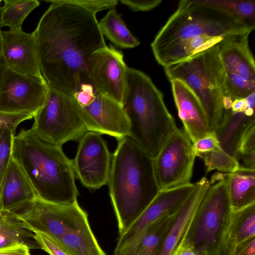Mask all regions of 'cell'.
<instances>
[{
    "mask_svg": "<svg viewBox=\"0 0 255 255\" xmlns=\"http://www.w3.org/2000/svg\"><path fill=\"white\" fill-rule=\"evenodd\" d=\"M1 31L0 27V88L4 73L8 68L3 54Z\"/></svg>",
    "mask_w": 255,
    "mask_h": 255,
    "instance_id": "cell-38",
    "label": "cell"
},
{
    "mask_svg": "<svg viewBox=\"0 0 255 255\" xmlns=\"http://www.w3.org/2000/svg\"><path fill=\"white\" fill-rule=\"evenodd\" d=\"M232 255H255V237L240 245Z\"/></svg>",
    "mask_w": 255,
    "mask_h": 255,
    "instance_id": "cell-37",
    "label": "cell"
},
{
    "mask_svg": "<svg viewBox=\"0 0 255 255\" xmlns=\"http://www.w3.org/2000/svg\"><path fill=\"white\" fill-rule=\"evenodd\" d=\"M246 109L240 112L224 111L222 120L215 131L225 159L240 168L239 148L242 138L248 129L255 125V93L247 98Z\"/></svg>",
    "mask_w": 255,
    "mask_h": 255,
    "instance_id": "cell-17",
    "label": "cell"
},
{
    "mask_svg": "<svg viewBox=\"0 0 255 255\" xmlns=\"http://www.w3.org/2000/svg\"><path fill=\"white\" fill-rule=\"evenodd\" d=\"M247 106V98L245 99H235L233 101L231 109L233 112H240L245 110Z\"/></svg>",
    "mask_w": 255,
    "mask_h": 255,
    "instance_id": "cell-39",
    "label": "cell"
},
{
    "mask_svg": "<svg viewBox=\"0 0 255 255\" xmlns=\"http://www.w3.org/2000/svg\"><path fill=\"white\" fill-rule=\"evenodd\" d=\"M174 100L184 130L192 143L211 133L205 113L199 100L183 82L170 81Z\"/></svg>",
    "mask_w": 255,
    "mask_h": 255,
    "instance_id": "cell-20",
    "label": "cell"
},
{
    "mask_svg": "<svg viewBox=\"0 0 255 255\" xmlns=\"http://www.w3.org/2000/svg\"><path fill=\"white\" fill-rule=\"evenodd\" d=\"M1 1V0H0V3Z\"/></svg>",
    "mask_w": 255,
    "mask_h": 255,
    "instance_id": "cell-41",
    "label": "cell"
},
{
    "mask_svg": "<svg viewBox=\"0 0 255 255\" xmlns=\"http://www.w3.org/2000/svg\"><path fill=\"white\" fill-rule=\"evenodd\" d=\"M12 212L29 230L45 234L73 255H107L78 201L63 205L37 198Z\"/></svg>",
    "mask_w": 255,
    "mask_h": 255,
    "instance_id": "cell-6",
    "label": "cell"
},
{
    "mask_svg": "<svg viewBox=\"0 0 255 255\" xmlns=\"http://www.w3.org/2000/svg\"><path fill=\"white\" fill-rule=\"evenodd\" d=\"M51 4L32 32L42 75L49 88L74 96L90 84L88 61L106 45L95 14L64 0Z\"/></svg>",
    "mask_w": 255,
    "mask_h": 255,
    "instance_id": "cell-1",
    "label": "cell"
},
{
    "mask_svg": "<svg viewBox=\"0 0 255 255\" xmlns=\"http://www.w3.org/2000/svg\"><path fill=\"white\" fill-rule=\"evenodd\" d=\"M211 185L205 176L194 183L192 192L174 214L156 255H174L182 246L198 206Z\"/></svg>",
    "mask_w": 255,
    "mask_h": 255,
    "instance_id": "cell-19",
    "label": "cell"
},
{
    "mask_svg": "<svg viewBox=\"0 0 255 255\" xmlns=\"http://www.w3.org/2000/svg\"><path fill=\"white\" fill-rule=\"evenodd\" d=\"M66 2L81 7L96 14L100 11L115 8L117 0H64Z\"/></svg>",
    "mask_w": 255,
    "mask_h": 255,
    "instance_id": "cell-31",
    "label": "cell"
},
{
    "mask_svg": "<svg viewBox=\"0 0 255 255\" xmlns=\"http://www.w3.org/2000/svg\"><path fill=\"white\" fill-rule=\"evenodd\" d=\"M255 237V203L232 210L220 255H232L240 245Z\"/></svg>",
    "mask_w": 255,
    "mask_h": 255,
    "instance_id": "cell-22",
    "label": "cell"
},
{
    "mask_svg": "<svg viewBox=\"0 0 255 255\" xmlns=\"http://www.w3.org/2000/svg\"><path fill=\"white\" fill-rule=\"evenodd\" d=\"M15 129L8 127H0V193L2 181L11 157Z\"/></svg>",
    "mask_w": 255,
    "mask_h": 255,
    "instance_id": "cell-29",
    "label": "cell"
},
{
    "mask_svg": "<svg viewBox=\"0 0 255 255\" xmlns=\"http://www.w3.org/2000/svg\"><path fill=\"white\" fill-rule=\"evenodd\" d=\"M174 214L158 219L133 243L114 250L113 255H156Z\"/></svg>",
    "mask_w": 255,
    "mask_h": 255,
    "instance_id": "cell-23",
    "label": "cell"
},
{
    "mask_svg": "<svg viewBox=\"0 0 255 255\" xmlns=\"http://www.w3.org/2000/svg\"><path fill=\"white\" fill-rule=\"evenodd\" d=\"M228 190L232 210L255 203V170L240 165L236 171L227 173Z\"/></svg>",
    "mask_w": 255,
    "mask_h": 255,
    "instance_id": "cell-24",
    "label": "cell"
},
{
    "mask_svg": "<svg viewBox=\"0 0 255 255\" xmlns=\"http://www.w3.org/2000/svg\"><path fill=\"white\" fill-rule=\"evenodd\" d=\"M112 155L102 134L87 131L79 140L72 160L76 177L90 190L99 189L108 184Z\"/></svg>",
    "mask_w": 255,
    "mask_h": 255,
    "instance_id": "cell-13",
    "label": "cell"
},
{
    "mask_svg": "<svg viewBox=\"0 0 255 255\" xmlns=\"http://www.w3.org/2000/svg\"><path fill=\"white\" fill-rule=\"evenodd\" d=\"M37 198L26 175L11 156L2 181L0 210L15 212Z\"/></svg>",
    "mask_w": 255,
    "mask_h": 255,
    "instance_id": "cell-21",
    "label": "cell"
},
{
    "mask_svg": "<svg viewBox=\"0 0 255 255\" xmlns=\"http://www.w3.org/2000/svg\"><path fill=\"white\" fill-rule=\"evenodd\" d=\"M255 154V125L243 136L239 148V160L243 156Z\"/></svg>",
    "mask_w": 255,
    "mask_h": 255,
    "instance_id": "cell-34",
    "label": "cell"
},
{
    "mask_svg": "<svg viewBox=\"0 0 255 255\" xmlns=\"http://www.w3.org/2000/svg\"><path fill=\"white\" fill-rule=\"evenodd\" d=\"M34 238L40 248L50 255H73L51 238L40 232H34Z\"/></svg>",
    "mask_w": 255,
    "mask_h": 255,
    "instance_id": "cell-30",
    "label": "cell"
},
{
    "mask_svg": "<svg viewBox=\"0 0 255 255\" xmlns=\"http://www.w3.org/2000/svg\"><path fill=\"white\" fill-rule=\"evenodd\" d=\"M49 88L44 78L24 75L7 68L0 88V112L34 116L43 104Z\"/></svg>",
    "mask_w": 255,
    "mask_h": 255,
    "instance_id": "cell-15",
    "label": "cell"
},
{
    "mask_svg": "<svg viewBox=\"0 0 255 255\" xmlns=\"http://www.w3.org/2000/svg\"><path fill=\"white\" fill-rule=\"evenodd\" d=\"M117 140L108 184L120 235L142 213L160 189L153 157L129 136Z\"/></svg>",
    "mask_w": 255,
    "mask_h": 255,
    "instance_id": "cell-3",
    "label": "cell"
},
{
    "mask_svg": "<svg viewBox=\"0 0 255 255\" xmlns=\"http://www.w3.org/2000/svg\"><path fill=\"white\" fill-rule=\"evenodd\" d=\"M0 7V27L7 26L9 30L21 29L26 17L40 2L37 0H3Z\"/></svg>",
    "mask_w": 255,
    "mask_h": 255,
    "instance_id": "cell-27",
    "label": "cell"
},
{
    "mask_svg": "<svg viewBox=\"0 0 255 255\" xmlns=\"http://www.w3.org/2000/svg\"><path fill=\"white\" fill-rule=\"evenodd\" d=\"M211 185L200 202L183 244L196 255H220L232 208L226 177Z\"/></svg>",
    "mask_w": 255,
    "mask_h": 255,
    "instance_id": "cell-8",
    "label": "cell"
},
{
    "mask_svg": "<svg viewBox=\"0 0 255 255\" xmlns=\"http://www.w3.org/2000/svg\"><path fill=\"white\" fill-rule=\"evenodd\" d=\"M222 43L163 67L170 81H182L196 95L211 132H215L222 120L223 100L227 96L225 74L219 55Z\"/></svg>",
    "mask_w": 255,
    "mask_h": 255,
    "instance_id": "cell-7",
    "label": "cell"
},
{
    "mask_svg": "<svg viewBox=\"0 0 255 255\" xmlns=\"http://www.w3.org/2000/svg\"><path fill=\"white\" fill-rule=\"evenodd\" d=\"M192 146L196 157L199 153L213 151L220 148L218 139L215 132H211L198 139L192 143Z\"/></svg>",
    "mask_w": 255,
    "mask_h": 255,
    "instance_id": "cell-32",
    "label": "cell"
},
{
    "mask_svg": "<svg viewBox=\"0 0 255 255\" xmlns=\"http://www.w3.org/2000/svg\"><path fill=\"white\" fill-rule=\"evenodd\" d=\"M247 33L222 43L219 55L225 74L227 95L233 100L255 92V63Z\"/></svg>",
    "mask_w": 255,
    "mask_h": 255,
    "instance_id": "cell-12",
    "label": "cell"
},
{
    "mask_svg": "<svg viewBox=\"0 0 255 255\" xmlns=\"http://www.w3.org/2000/svg\"><path fill=\"white\" fill-rule=\"evenodd\" d=\"M100 30L116 46L123 48L137 46L139 41L128 30L115 8L110 9L99 22Z\"/></svg>",
    "mask_w": 255,
    "mask_h": 255,
    "instance_id": "cell-26",
    "label": "cell"
},
{
    "mask_svg": "<svg viewBox=\"0 0 255 255\" xmlns=\"http://www.w3.org/2000/svg\"><path fill=\"white\" fill-rule=\"evenodd\" d=\"M33 118L32 115L27 113H7L0 112V127H8L16 130L21 123Z\"/></svg>",
    "mask_w": 255,
    "mask_h": 255,
    "instance_id": "cell-33",
    "label": "cell"
},
{
    "mask_svg": "<svg viewBox=\"0 0 255 255\" xmlns=\"http://www.w3.org/2000/svg\"><path fill=\"white\" fill-rule=\"evenodd\" d=\"M174 255H196L188 246L183 244Z\"/></svg>",
    "mask_w": 255,
    "mask_h": 255,
    "instance_id": "cell-40",
    "label": "cell"
},
{
    "mask_svg": "<svg viewBox=\"0 0 255 255\" xmlns=\"http://www.w3.org/2000/svg\"><path fill=\"white\" fill-rule=\"evenodd\" d=\"M34 235L13 212L0 210V248L22 244L40 249Z\"/></svg>",
    "mask_w": 255,
    "mask_h": 255,
    "instance_id": "cell-25",
    "label": "cell"
},
{
    "mask_svg": "<svg viewBox=\"0 0 255 255\" xmlns=\"http://www.w3.org/2000/svg\"><path fill=\"white\" fill-rule=\"evenodd\" d=\"M73 97L78 103L88 131L117 138L128 136L129 124L122 106L95 91L91 85H83Z\"/></svg>",
    "mask_w": 255,
    "mask_h": 255,
    "instance_id": "cell-11",
    "label": "cell"
},
{
    "mask_svg": "<svg viewBox=\"0 0 255 255\" xmlns=\"http://www.w3.org/2000/svg\"><path fill=\"white\" fill-rule=\"evenodd\" d=\"M29 248L19 244L0 248V255H30Z\"/></svg>",
    "mask_w": 255,
    "mask_h": 255,
    "instance_id": "cell-36",
    "label": "cell"
},
{
    "mask_svg": "<svg viewBox=\"0 0 255 255\" xmlns=\"http://www.w3.org/2000/svg\"><path fill=\"white\" fill-rule=\"evenodd\" d=\"M122 106L129 122L128 136L154 157L177 128L162 92L146 74L128 67Z\"/></svg>",
    "mask_w": 255,
    "mask_h": 255,
    "instance_id": "cell-5",
    "label": "cell"
},
{
    "mask_svg": "<svg viewBox=\"0 0 255 255\" xmlns=\"http://www.w3.org/2000/svg\"><path fill=\"white\" fill-rule=\"evenodd\" d=\"M194 183L179 185L160 190L136 220L119 235L115 250L129 245L158 219L174 214L192 192Z\"/></svg>",
    "mask_w": 255,
    "mask_h": 255,
    "instance_id": "cell-16",
    "label": "cell"
},
{
    "mask_svg": "<svg viewBox=\"0 0 255 255\" xmlns=\"http://www.w3.org/2000/svg\"><path fill=\"white\" fill-rule=\"evenodd\" d=\"M211 5L227 9L247 21H255V0H203Z\"/></svg>",
    "mask_w": 255,
    "mask_h": 255,
    "instance_id": "cell-28",
    "label": "cell"
},
{
    "mask_svg": "<svg viewBox=\"0 0 255 255\" xmlns=\"http://www.w3.org/2000/svg\"><path fill=\"white\" fill-rule=\"evenodd\" d=\"M195 158L192 142L184 130L177 128L153 158L160 190L190 183Z\"/></svg>",
    "mask_w": 255,
    "mask_h": 255,
    "instance_id": "cell-10",
    "label": "cell"
},
{
    "mask_svg": "<svg viewBox=\"0 0 255 255\" xmlns=\"http://www.w3.org/2000/svg\"><path fill=\"white\" fill-rule=\"evenodd\" d=\"M128 68L121 51L112 46L100 49L88 59L90 84L95 91L122 105Z\"/></svg>",
    "mask_w": 255,
    "mask_h": 255,
    "instance_id": "cell-14",
    "label": "cell"
},
{
    "mask_svg": "<svg viewBox=\"0 0 255 255\" xmlns=\"http://www.w3.org/2000/svg\"><path fill=\"white\" fill-rule=\"evenodd\" d=\"M30 130L41 140L62 146L79 140L88 131L75 98L49 88Z\"/></svg>",
    "mask_w": 255,
    "mask_h": 255,
    "instance_id": "cell-9",
    "label": "cell"
},
{
    "mask_svg": "<svg viewBox=\"0 0 255 255\" xmlns=\"http://www.w3.org/2000/svg\"><path fill=\"white\" fill-rule=\"evenodd\" d=\"M254 29L255 24L227 9L203 0H182L151 47L153 54L167 49L174 60L180 61Z\"/></svg>",
    "mask_w": 255,
    "mask_h": 255,
    "instance_id": "cell-2",
    "label": "cell"
},
{
    "mask_svg": "<svg viewBox=\"0 0 255 255\" xmlns=\"http://www.w3.org/2000/svg\"><path fill=\"white\" fill-rule=\"evenodd\" d=\"M11 156L38 198L63 205L78 201L72 160L66 155L62 146L41 140L30 129H22L13 137Z\"/></svg>",
    "mask_w": 255,
    "mask_h": 255,
    "instance_id": "cell-4",
    "label": "cell"
},
{
    "mask_svg": "<svg viewBox=\"0 0 255 255\" xmlns=\"http://www.w3.org/2000/svg\"></svg>",
    "mask_w": 255,
    "mask_h": 255,
    "instance_id": "cell-42",
    "label": "cell"
},
{
    "mask_svg": "<svg viewBox=\"0 0 255 255\" xmlns=\"http://www.w3.org/2000/svg\"><path fill=\"white\" fill-rule=\"evenodd\" d=\"M1 34L7 68L24 75L43 79L32 33H26L21 29L2 31Z\"/></svg>",
    "mask_w": 255,
    "mask_h": 255,
    "instance_id": "cell-18",
    "label": "cell"
},
{
    "mask_svg": "<svg viewBox=\"0 0 255 255\" xmlns=\"http://www.w3.org/2000/svg\"><path fill=\"white\" fill-rule=\"evenodd\" d=\"M120 2L128 7L133 11L150 10L158 6L161 0H121Z\"/></svg>",
    "mask_w": 255,
    "mask_h": 255,
    "instance_id": "cell-35",
    "label": "cell"
}]
</instances>
